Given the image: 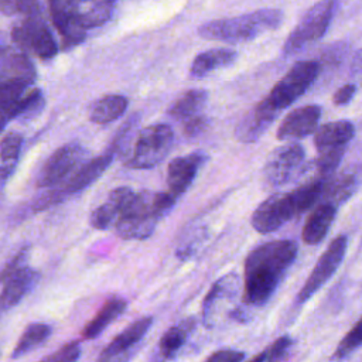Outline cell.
Instances as JSON below:
<instances>
[{"label": "cell", "mask_w": 362, "mask_h": 362, "mask_svg": "<svg viewBox=\"0 0 362 362\" xmlns=\"http://www.w3.org/2000/svg\"><path fill=\"white\" fill-rule=\"evenodd\" d=\"M298 253L296 240L279 239L249 252L243 272V300L249 305L264 304L276 291Z\"/></svg>", "instance_id": "1"}, {"label": "cell", "mask_w": 362, "mask_h": 362, "mask_svg": "<svg viewBox=\"0 0 362 362\" xmlns=\"http://www.w3.org/2000/svg\"><path fill=\"white\" fill-rule=\"evenodd\" d=\"M324 184L325 180L315 177L287 194H274L264 199L252 214L253 229L262 235L272 233L294 216L308 211L321 199Z\"/></svg>", "instance_id": "2"}, {"label": "cell", "mask_w": 362, "mask_h": 362, "mask_svg": "<svg viewBox=\"0 0 362 362\" xmlns=\"http://www.w3.org/2000/svg\"><path fill=\"white\" fill-rule=\"evenodd\" d=\"M175 204L167 192H133L116 218V232L123 239H147L161 216Z\"/></svg>", "instance_id": "3"}, {"label": "cell", "mask_w": 362, "mask_h": 362, "mask_svg": "<svg viewBox=\"0 0 362 362\" xmlns=\"http://www.w3.org/2000/svg\"><path fill=\"white\" fill-rule=\"evenodd\" d=\"M280 8H259L236 17L216 18L198 27V34L205 40L229 44L246 42L276 30L283 21Z\"/></svg>", "instance_id": "4"}, {"label": "cell", "mask_w": 362, "mask_h": 362, "mask_svg": "<svg viewBox=\"0 0 362 362\" xmlns=\"http://www.w3.org/2000/svg\"><path fill=\"white\" fill-rule=\"evenodd\" d=\"M174 143V132L165 123L144 127L136 139L133 151L126 163L130 168L147 170L160 164L170 153Z\"/></svg>", "instance_id": "5"}, {"label": "cell", "mask_w": 362, "mask_h": 362, "mask_svg": "<svg viewBox=\"0 0 362 362\" xmlns=\"http://www.w3.org/2000/svg\"><path fill=\"white\" fill-rule=\"evenodd\" d=\"M337 8L335 0L317 1L288 34L283 45L284 55H293L327 33Z\"/></svg>", "instance_id": "6"}, {"label": "cell", "mask_w": 362, "mask_h": 362, "mask_svg": "<svg viewBox=\"0 0 362 362\" xmlns=\"http://www.w3.org/2000/svg\"><path fill=\"white\" fill-rule=\"evenodd\" d=\"M321 65L317 61L307 59L296 62L287 74L272 88L264 98L277 112L294 103L314 83L320 74Z\"/></svg>", "instance_id": "7"}, {"label": "cell", "mask_w": 362, "mask_h": 362, "mask_svg": "<svg viewBox=\"0 0 362 362\" xmlns=\"http://www.w3.org/2000/svg\"><path fill=\"white\" fill-rule=\"evenodd\" d=\"M305 150L298 143L276 147L266 158L263 174L270 187H280L300 177L305 170Z\"/></svg>", "instance_id": "8"}, {"label": "cell", "mask_w": 362, "mask_h": 362, "mask_svg": "<svg viewBox=\"0 0 362 362\" xmlns=\"http://www.w3.org/2000/svg\"><path fill=\"white\" fill-rule=\"evenodd\" d=\"M348 239L345 235H338L325 249V252L320 256L318 262L315 263L314 269L311 270L310 276L307 277L303 288L298 291L296 301L305 303L310 300L337 272L345 252H346Z\"/></svg>", "instance_id": "9"}, {"label": "cell", "mask_w": 362, "mask_h": 362, "mask_svg": "<svg viewBox=\"0 0 362 362\" xmlns=\"http://www.w3.org/2000/svg\"><path fill=\"white\" fill-rule=\"evenodd\" d=\"M14 41L24 49L33 51L40 58H52L57 54V42L47 25L37 18L30 17L24 24L13 30Z\"/></svg>", "instance_id": "10"}, {"label": "cell", "mask_w": 362, "mask_h": 362, "mask_svg": "<svg viewBox=\"0 0 362 362\" xmlns=\"http://www.w3.org/2000/svg\"><path fill=\"white\" fill-rule=\"evenodd\" d=\"M113 161V153L107 151L102 156H98L96 158H93L92 161L85 163L71 178L69 181L57 192L52 191V194L47 195L45 198H42L40 201V208H44L47 205H51L54 202H57L58 199H61L62 197L68 195V194H74L78 191H82L83 188H86L88 185H90L95 180H98L105 171L106 168L110 165V163Z\"/></svg>", "instance_id": "11"}, {"label": "cell", "mask_w": 362, "mask_h": 362, "mask_svg": "<svg viewBox=\"0 0 362 362\" xmlns=\"http://www.w3.org/2000/svg\"><path fill=\"white\" fill-rule=\"evenodd\" d=\"M83 156V148L79 143H68L59 147L44 164L40 175V187H54L61 182L79 163Z\"/></svg>", "instance_id": "12"}, {"label": "cell", "mask_w": 362, "mask_h": 362, "mask_svg": "<svg viewBox=\"0 0 362 362\" xmlns=\"http://www.w3.org/2000/svg\"><path fill=\"white\" fill-rule=\"evenodd\" d=\"M208 156L202 151H194L185 156L175 157L167 167L168 192L177 199L195 180L199 168L206 161Z\"/></svg>", "instance_id": "13"}, {"label": "cell", "mask_w": 362, "mask_h": 362, "mask_svg": "<svg viewBox=\"0 0 362 362\" xmlns=\"http://www.w3.org/2000/svg\"><path fill=\"white\" fill-rule=\"evenodd\" d=\"M321 117V107L318 105H305L291 110L280 123L277 129V140L303 139L314 133Z\"/></svg>", "instance_id": "14"}, {"label": "cell", "mask_w": 362, "mask_h": 362, "mask_svg": "<svg viewBox=\"0 0 362 362\" xmlns=\"http://www.w3.org/2000/svg\"><path fill=\"white\" fill-rule=\"evenodd\" d=\"M279 112L263 99L240 119L235 129V137L240 143H255L272 126Z\"/></svg>", "instance_id": "15"}, {"label": "cell", "mask_w": 362, "mask_h": 362, "mask_svg": "<svg viewBox=\"0 0 362 362\" xmlns=\"http://www.w3.org/2000/svg\"><path fill=\"white\" fill-rule=\"evenodd\" d=\"M361 182L362 165H352L338 174L334 173L329 178L325 180L321 198L334 205L344 204L355 194Z\"/></svg>", "instance_id": "16"}, {"label": "cell", "mask_w": 362, "mask_h": 362, "mask_svg": "<svg viewBox=\"0 0 362 362\" xmlns=\"http://www.w3.org/2000/svg\"><path fill=\"white\" fill-rule=\"evenodd\" d=\"M240 287V279L236 273L230 272L222 276L214 283L202 303V321L205 327L214 324V314L218 308V304L226 300H232Z\"/></svg>", "instance_id": "17"}, {"label": "cell", "mask_w": 362, "mask_h": 362, "mask_svg": "<svg viewBox=\"0 0 362 362\" xmlns=\"http://www.w3.org/2000/svg\"><path fill=\"white\" fill-rule=\"evenodd\" d=\"M335 214H337V205L327 201H324L317 208H314V211L308 215L303 226L301 238L304 243L318 245L320 242H322L331 228V223L335 219Z\"/></svg>", "instance_id": "18"}, {"label": "cell", "mask_w": 362, "mask_h": 362, "mask_svg": "<svg viewBox=\"0 0 362 362\" xmlns=\"http://www.w3.org/2000/svg\"><path fill=\"white\" fill-rule=\"evenodd\" d=\"M238 58V52L230 48H212L198 54L189 68V76L204 78L219 68L232 65Z\"/></svg>", "instance_id": "19"}, {"label": "cell", "mask_w": 362, "mask_h": 362, "mask_svg": "<svg viewBox=\"0 0 362 362\" xmlns=\"http://www.w3.org/2000/svg\"><path fill=\"white\" fill-rule=\"evenodd\" d=\"M37 279V272L24 266L4 281L3 291L0 294V311L14 307L33 287Z\"/></svg>", "instance_id": "20"}, {"label": "cell", "mask_w": 362, "mask_h": 362, "mask_svg": "<svg viewBox=\"0 0 362 362\" xmlns=\"http://www.w3.org/2000/svg\"><path fill=\"white\" fill-rule=\"evenodd\" d=\"M51 16L59 34L64 37L65 44H76L82 41L85 35V27L75 18L68 8L65 0H49Z\"/></svg>", "instance_id": "21"}, {"label": "cell", "mask_w": 362, "mask_h": 362, "mask_svg": "<svg viewBox=\"0 0 362 362\" xmlns=\"http://www.w3.org/2000/svg\"><path fill=\"white\" fill-rule=\"evenodd\" d=\"M355 136V126L349 120H335L328 122L315 129L314 134V146L317 150L335 147V146H346L349 140Z\"/></svg>", "instance_id": "22"}, {"label": "cell", "mask_w": 362, "mask_h": 362, "mask_svg": "<svg viewBox=\"0 0 362 362\" xmlns=\"http://www.w3.org/2000/svg\"><path fill=\"white\" fill-rule=\"evenodd\" d=\"M112 0H65L75 18L85 27L102 24L110 14Z\"/></svg>", "instance_id": "23"}, {"label": "cell", "mask_w": 362, "mask_h": 362, "mask_svg": "<svg viewBox=\"0 0 362 362\" xmlns=\"http://www.w3.org/2000/svg\"><path fill=\"white\" fill-rule=\"evenodd\" d=\"M153 322L151 317H143L130 324L123 332H120L100 354V359H112L119 354H123L134 344H137L148 331Z\"/></svg>", "instance_id": "24"}, {"label": "cell", "mask_w": 362, "mask_h": 362, "mask_svg": "<svg viewBox=\"0 0 362 362\" xmlns=\"http://www.w3.org/2000/svg\"><path fill=\"white\" fill-rule=\"evenodd\" d=\"M126 310V301L123 298H110L107 300L103 307L99 310V313L95 315L93 320H90L86 327L82 331V337L85 339H93L96 338L102 331L106 329V327L113 322L123 311Z\"/></svg>", "instance_id": "25"}, {"label": "cell", "mask_w": 362, "mask_h": 362, "mask_svg": "<svg viewBox=\"0 0 362 362\" xmlns=\"http://www.w3.org/2000/svg\"><path fill=\"white\" fill-rule=\"evenodd\" d=\"M208 99L205 89H189L184 92L168 109V115L177 120H187L188 117L201 113Z\"/></svg>", "instance_id": "26"}, {"label": "cell", "mask_w": 362, "mask_h": 362, "mask_svg": "<svg viewBox=\"0 0 362 362\" xmlns=\"http://www.w3.org/2000/svg\"><path fill=\"white\" fill-rule=\"evenodd\" d=\"M127 99L122 95H106L96 100L90 109V120L99 124L110 123L119 119L127 109Z\"/></svg>", "instance_id": "27"}, {"label": "cell", "mask_w": 362, "mask_h": 362, "mask_svg": "<svg viewBox=\"0 0 362 362\" xmlns=\"http://www.w3.org/2000/svg\"><path fill=\"white\" fill-rule=\"evenodd\" d=\"M195 327V320L188 318L181 321L178 325L171 327L170 329H167V332L161 337L160 339V352L164 358L171 359L177 355V352L182 348V345L185 344L188 335L191 334V331Z\"/></svg>", "instance_id": "28"}, {"label": "cell", "mask_w": 362, "mask_h": 362, "mask_svg": "<svg viewBox=\"0 0 362 362\" xmlns=\"http://www.w3.org/2000/svg\"><path fill=\"white\" fill-rule=\"evenodd\" d=\"M345 150H346V146H335V147L318 150V154L311 164V167L317 173V178H322V180L329 178L338 168L345 154Z\"/></svg>", "instance_id": "29"}, {"label": "cell", "mask_w": 362, "mask_h": 362, "mask_svg": "<svg viewBox=\"0 0 362 362\" xmlns=\"http://www.w3.org/2000/svg\"><path fill=\"white\" fill-rule=\"evenodd\" d=\"M51 334V328L47 324H31L27 327V329L23 332V335L20 337L11 358H18L27 352H30L33 348L41 345Z\"/></svg>", "instance_id": "30"}, {"label": "cell", "mask_w": 362, "mask_h": 362, "mask_svg": "<svg viewBox=\"0 0 362 362\" xmlns=\"http://www.w3.org/2000/svg\"><path fill=\"white\" fill-rule=\"evenodd\" d=\"M34 71L31 64L21 55H11L7 61L0 58V78L6 79H24L31 82Z\"/></svg>", "instance_id": "31"}, {"label": "cell", "mask_w": 362, "mask_h": 362, "mask_svg": "<svg viewBox=\"0 0 362 362\" xmlns=\"http://www.w3.org/2000/svg\"><path fill=\"white\" fill-rule=\"evenodd\" d=\"M41 100H42V96H41V92L38 89H34V90L28 92L27 95H23L7 110L0 113V132L4 129V126L11 119H16V117L21 116L23 113H25L31 107H35L38 103H41Z\"/></svg>", "instance_id": "32"}, {"label": "cell", "mask_w": 362, "mask_h": 362, "mask_svg": "<svg viewBox=\"0 0 362 362\" xmlns=\"http://www.w3.org/2000/svg\"><path fill=\"white\" fill-rule=\"evenodd\" d=\"M24 79H6L0 82V113L7 110L16 100H18L28 86Z\"/></svg>", "instance_id": "33"}, {"label": "cell", "mask_w": 362, "mask_h": 362, "mask_svg": "<svg viewBox=\"0 0 362 362\" xmlns=\"http://www.w3.org/2000/svg\"><path fill=\"white\" fill-rule=\"evenodd\" d=\"M362 345V317L359 321L349 329V332L341 339V342L337 346V351L334 352L335 359H341L352 354L356 348Z\"/></svg>", "instance_id": "34"}, {"label": "cell", "mask_w": 362, "mask_h": 362, "mask_svg": "<svg viewBox=\"0 0 362 362\" xmlns=\"http://www.w3.org/2000/svg\"><path fill=\"white\" fill-rule=\"evenodd\" d=\"M117 214L119 212L116 205L107 198L105 204L93 209V212L90 214V223L96 229H106L117 218Z\"/></svg>", "instance_id": "35"}, {"label": "cell", "mask_w": 362, "mask_h": 362, "mask_svg": "<svg viewBox=\"0 0 362 362\" xmlns=\"http://www.w3.org/2000/svg\"><path fill=\"white\" fill-rule=\"evenodd\" d=\"M291 345H293V339H291L290 335L279 337L272 345H269L264 351H262L259 355H256L253 358V361L262 362V361H276V359H280V358H283L288 352Z\"/></svg>", "instance_id": "36"}, {"label": "cell", "mask_w": 362, "mask_h": 362, "mask_svg": "<svg viewBox=\"0 0 362 362\" xmlns=\"http://www.w3.org/2000/svg\"><path fill=\"white\" fill-rule=\"evenodd\" d=\"M23 144V137L18 133H8L0 141V157L3 161L17 160Z\"/></svg>", "instance_id": "37"}, {"label": "cell", "mask_w": 362, "mask_h": 362, "mask_svg": "<svg viewBox=\"0 0 362 362\" xmlns=\"http://www.w3.org/2000/svg\"><path fill=\"white\" fill-rule=\"evenodd\" d=\"M79 355H81V345L78 341H72L69 344H65L57 352L45 356L44 359L52 361V362H69V361H76Z\"/></svg>", "instance_id": "38"}, {"label": "cell", "mask_w": 362, "mask_h": 362, "mask_svg": "<svg viewBox=\"0 0 362 362\" xmlns=\"http://www.w3.org/2000/svg\"><path fill=\"white\" fill-rule=\"evenodd\" d=\"M28 259V247H23L18 253L13 256V259L0 270V283H4L8 277H11L14 273L21 270L25 266V262Z\"/></svg>", "instance_id": "39"}, {"label": "cell", "mask_w": 362, "mask_h": 362, "mask_svg": "<svg viewBox=\"0 0 362 362\" xmlns=\"http://www.w3.org/2000/svg\"><path fill=\"white\" fill-rule=\"evenodd\" d=\"M208 126H209V119L202 113H197V115L188 117L187 120H184L182 132L188 137H195V136H199L201 133H204Z\"/></svg>", "instance_id": "40"}, {"label": "cell", "mask_w": 362, "mask_h": 362, "mask_svg": "<svg viewBox=\"0 0 362 362\" xmlns=\"http://www.w3.org/2000/svg\"><path fill=\"white\" fill-rule=\"evenodd\" d=\"M245 359V354L236 349H219L206 358L208 362H239Z\"/></svg>", "instance_id": "41"}, {"label": "cell", "mask_w": 362, "mask_h": 362, "mask_svg": "<svg viewBox=\"0 0 362 362\" xmlns=\"http://www.w3.org/2000/svg\"><path fill=\"white\" fill-rule=\"evenodd\" d=\"M355 93H356V86L354 83H345L341 88H338V90L332 96V100L337 106H344L352 100Z\"/></svg>", "instance_id": "42"}, {"label": "cell", "mask_w": 362, "mask_h": 362, "mask_svg": "<svg viewBox=\"0 0 362 362\" xmlns=\"http://www.w3.org/2000/svg\"><path fill=\"white\" fill-rule=\"evenodd\" d=\"M18 11L34 17L40 13V1L38 0H14Z\"/></svg>", "instance_id": "43"}, {"label": "cell", "mask_w": 362, "mask_h": 362, "mask_svg": "<svg viewBox=\"0 0 362 362\" xmlns=\"http://www.w3.org/2000/svg\"><path fill=\"white\" fill-rule=\"evenodd\" d=\"M351 71L354 74H358L362 71V48L356 51V54L354 55L352 58V62H351Z\"/></svg>", "instance_id": "44"}, {"label": "cell", "mask_w": 362, "mask_h": 362, "mask_svg": "<svg viewBox=\"0 0 362 362\" xmlns=\"http://www.w3.org/2000/svg\"><path fill=\"white\" fill-rule=\"evenodd\" d=\"M0 11L4 14H13L17 11L14 0H0Z\"/></svg>", "instance_id": "45"}, {"label": "cell", "mask_w": 362, "mask_h": 362, "mask_svg": "<svg viewBox=\"0 0 362 362\" xmlns=\"http://www.w3.org/2000/svg\"><path fill=\"white\" fill-rule=\"evenodd\" d=\"M11 171H13V165H11V164H8V165H1V167H0V182L4 181V180L10 175Z\"/></svg>", "instance_id": "46"}, {"label": "cell", "mask_w": 362, "mask_h": 362, "mask_svg": "<svg viewBox=\"0 0 362 362\" xmlns=\"http://www.w3.org/2000/svg\"><path fill=\"white\" fill-rule=\"evenodd\" d=\"M112 1H113V0H112Z\"/></svg>", "instance_id": "47"}]
</instances>
